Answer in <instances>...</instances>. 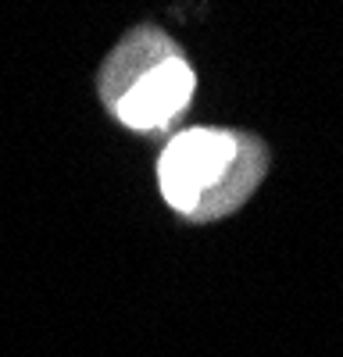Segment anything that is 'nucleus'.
I'll return each mask as SVG.
<instances>
[{"label": "nucleus", "instance_id": "nucleus-2", "mask_svg": "<svg viewBox=\"0 0 343 357\" xmlns=\"http://www.w3.org/2000/svg\"><path fill=\"white\" fill-rule=\"evenodd\" d=\"M197 75L183 57H168L154 65L143 79H136L125 93L111 104L119 122L129 129H161L168 118H176L193 97Z\"/></svg>", "mask_w": 343, "mask_h": 357}, {"label": "nucleus", "instance_id": "nucleus-3", "mask_svg": "<svg viewBox=\"0 0 343 357\" xmlns=\"http://www.w3.org/2000/svg\"><path fill=\"white\" fill-rule=\"evenodd\" d=\"M176 54H179L176 43H172L165 33H158V29H139V33H132L119 50L111 54L107 68L100 72V89H104L107 104H114L136 79H143L154 65L168 61V57H176Z\"/></svg>", "mask_w": 343, "mask_h": 357}, {"label": "nucleus", "instance_id": "nucleus-1", "mask_svg": "<svg viewBox=\"0 0 343 357\" xmlns=\"http://www.w3.org/2000/svg\"><path fill=\"white\" fill-rule=\"evenodd\" d=\"M240 136L225 129H190L176 136L158 165L161 193L165 200L183 215H193L197 204L204 200L229 172V165L236 161Z\"/></svg>", "mask_w": 343, "mask_h": 357}]
</instances>
